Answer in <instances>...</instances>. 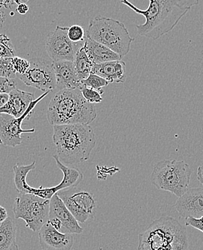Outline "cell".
Listing matches in <instances>:
<instances>
[{"mask_svg":"<svg viewBox=\"0 0 203 250\" xmlns=\"http://www.w3.org/2000/svg\"><path fill=\"white\" fill-rule=\"evenodd\" d=\"M122 4L145 18L136 25L140 36L159 39L171 32L200 0H121Z\"/></svg>","mask_w":203,"mask_h":250,"instance_id":"6da1fadb","label":"cell"},{"mask_svg":"<svg viewBox=\"0 0 203 250\" xmlns=\"http://www.w3.org/2000/svg\"><path fill=\"white\" fill-rule=\"evenodd\" d=\"M57 156L62 164L73 165L88 161L96 144L93 128L86 125L53 126Z\"/></svg>","mask_w":203,"mask_h":250,"instance_id":"7a4b0ae2","label":"cell"},{"mask_svg":"<svg viewBox=\"0 0 203 250\" xmlns=\"http://www.w3.org/2000/svg\"><path fill=\"white\" fill-rule=\"evenodd\" d=\"M97 117L96 107L88 103L80 89L59 90L52 98L46 109L49 124L89 125Z\"/></svg>","mask_w":203,"mask_h":250,"instance_id":"3957f363","label":"cell"},{"mask_svg":"<svg viewBox=\"0 0 203 250\" xmlns=\"http://www.w3.org/2000/svg\"><path fill=\"white\" fill-rule=\"evenodd\" d=\"M138 240V250H189L186 229L171 216L153 221Z\"/></svg>","mask_w":203,"mask_h":250,"instance_id":"277c9868","label":"cell"},{"mask_svg":"<svg viewBox=\"0 0 203 250\" xmlns=\"http://www.w3.org/2000/svg\"><path fill=\"white\" fill-rule=\"evenodd\" d=\"M85 36L104 45L122 58L129 53L135 40L123 22L100 16L89 21Z\"/></svg>","mask_w":203,"mask_h":250,"instance_id":"5b68a950","label":"cell"},{"mask_svg":"<svg viewBox=\"0 0 203 250\" xmlns=\"http://www.w3.org/2000/svg\"><path fill=\"white\" fill-rule=\"evenodd\" d=\"M191 174L190 167L184 161L166 159L155 164L150 179L158 189L180 197L189 188Z\"/></svg>","mask_w":203,"mask_h":250,"instance_id":"8992f818","label":"cell"},{"mask_svg":"<svg viewBox=\"0 0 203 250\" xmlns=\"http://www.w3.org/2000/svg\"><path fill=\"white\" fill-rule=\"evenodd\" d=\"M50 200L31 194L19 193L15 199L13 213L16 219H22L25 227L34 232L39 231L47 222Z\"/></svg>","mask_w":203,"mask_h":250,"instance_id":"52a82bcc","label":"cell"},{"mask_svg":"<svg viewBox=\"0 0 203 250\" xmlns=\"http://www.w3.org/2000/svg\"><path fill=\"white\" fill-rule=\"evenodd\" d=\"M50 92H46L40 97L33 101L26 111L19 118H15L13 116L7 114H0V139L2 144L9 147H16L22 142L21 136L22 133H33L35 132L34 128L22 129L21 127L22 122L29 120L34 114L36 106Z\"/></svg>","mask_w":203,"mask_h":250,"instance_id":"ba28073f","label":"cell"},{"mask_svg":"<svg viewBox=\"0 0 203 250\" xmlns=\"http://www.w3.org/2000/svg\"><path fill=\"white\" fill-rule=\"evenodd\" d=\"M30 67L24 75H17L27 86L37 88L41 91L53 92L57 88L53 63L41 58L29 60Z\"/></svg>","mask_w":203,"mask_h":250,"instance_id":"9c48e42d","label":"cell"},{"mask_svg":"<svg viewBox=\"0 0 203 250\" xmlns=\"http://www.w3.org/2000/svg\"><path fill=\"white\" fill-rule=\"evenodd\" d=\"M66 207L75 219L81 224L93 218L96 207L92 194L86 191H77L74 188L57 192Z\"/></svg>","mask_w":203,"mask_h":250,"instance_id":"30bf717a","label":"cell"},{"mask_svg":"<svg viewBox=\"0 0 203 250\" xmlns=\"http://www.w3.org/2000/svg\"><path fill=\"white\" fill-rule=\"evenodd\" d=\"M47 222L61 233L81 234L83 229L57 193L50 199Z\"/></svg>","mask_w":203,"mask_h":250,"instance_id":"8fae6325","label":"cell"},{"mask_svg":"<svg viewBox=\"0 0 203 250\" xmlns=\"http://www.w3.org/2000/svg\"><path fill=\"white\" fill-rule=\"evenodd\" d=\"M67 27L57 26L55 31L48 36L46 48L49 57L53 62H73L75 54L80 48L77 47L67 36Z\"/></svg>","mask_w":203,"mask_h":250,"instance_id":"7c38bea8","label":"cell"},{"mask_svg":"<svg viewBox=\"0 0 203 250\" xmlns=\"http://www.w3.org/2000/svg\"><path fill=\"white\" fill-rule=\"evenodd\" d=\"M41 250H71L74 237L71 233H61L46 222L39 231Z\"/></svg>","mask_w":203,"mask_h":250,"instance_id":"4fadbf2b","label":"cell"},{"mask_svg":"<svg viewBox=\"0 0 203 250\" xmlns=\"http://www.w3.org/2000/svg\"><path fill=\"white\" fill-rule=\"evenodd\" d=\"M175 208L183 218L203 216V185L188 189L176 202Z\"/></svg>","mask_w":203,"mask_h":250,"instance_id":"5bb4252c","label":"cell"},{"mask_svg":"<svg viewBox=\"0 0 203 250\" xmlns=\"http://www.w3.org/2000/svg\"><path fill=\"white\" fill-rule=\"evenodd\" d=\"M36 161L32 164L26 166H19L18 164L13 167L14 171V182L16 190L19 193L31 194L37 195L42 198L50 200L55 194L58 192L57 186L52 188H43L40 187L39 188H34L29 186L27 183V175L30 171L35 169Z\"/></svg>","mask_w":203,"mask_h":250,"instance_id":"9a60e30c","label":"cell"},{"mask_svg":"<svg viewBox=\"0 0 203 250\" xmlns=\"http://www.w3.org/2000/svg\"><path fill=\"white\" fill-rule=\"evenodd\" d=\"M57 88L63 89H81L82 87L75 72L74 64L71 61L53 62Z\"/></svg>","mask_w":203,"mask_h":250,"instance_id":"2e32d148","label":"cell"},{"mask_svg":"<svg viewBox=\"0 0 203 250\" xmlns=\"http://www.w3.org/2000/svg\"><path fill=\"white\" fill-rule=\"evenodd\" d=\"M34 100V93L16 88L9 93L8 102L0 108V114H7L19 118L26 111Z\"/></svg>","mask_w":203,"mask_h":250,"instance_id":"e0dca14e","label":"cell"},{"mask_svg":"<svg viewBox=\"0 0 203 250\" xmlns=\"http://www.w3.org/2000/svg\"><path fill=\"white\" fill-rule=\"evenodd\" d=\"M125 63L122 60L107 62L93 64L91 73L96 74L106 80L109 83H123L125 82Z\"/></svg>","mask_w":203,"mask_h":250,"instance_id":"ac0fdd59","label":"cell"},{"mask_svg":"<svg viewBox=\"0 0 203 250\" xmlns=\"http://www.w3.org/2000/svg\"><path fill=\"white\" fill-rule=\"evenodd\" d=\"M82 47L93 64H102L107 62L122 60L119 54L113 52L102 43H98L85 36Z\"/></svg>","mask_w":203,"mask_h":250,"instance_id":"d6986e66","label":"cell"},{"mask_svg":"<svg viewBox=\"0 0 203 250\" xmlns=\"http://www.w3.org/2000/svg\"><path fill=\"white\" fill-rule=\"evenodd\" d=\"M53 158L55 159L57 167L63 173V178L61 179V182L57 185L59 192L63 189H71V188H75L78 186L83 179L82 172L78 168L66 167L60 161L57 156H54Z\"/></svg>","mask_w":203,"mask_h":250,"instance_id":"ffe728a7","label":"cell"},{"mask_svg":"<svg viewBox=\"0 0 203 250\" xmlns=\"http://www.w3.org/2000/svg\"><path fill=\"white\" fill-rule=\"evenodd\" d=\"M17 227L12 218L0 224V250H19L16 242Z\"/></svg>","mask_w":203,"mask_h":250,"instance_id":"44dd1931","label":"cell"},{"mask_svg":"<svg viewBox=\"0 0 203 250\" xmlns=\"http://www.w3.org/2000/svg\"><path fill=\"white\" fill-rule=\"evenodd\" d=\"M75 72L80 81H83L91 74L93 64L82 46L78 49L73 60Z\"/></svg>","mask_w":203,"mask_h":250,"instance_id":"7402d4cb","label":"cell"},{"mask_svg":"<svg viewBox=\"0 0 203 250\" xmlns=\"http://www.w3.org/2000/svg\"><path fill=\"white\" fill-rule=\"evenodd\" d=\"M81 82L83 86L93 88V89L98 90L102 93H104L103 88L107 86L109 84L107 81L103 79L102 77L93 73L90 74L86 79L83 80Z\"/></svg>","mask_w":203,"mask_h":250,"instance_id":"603a6c76","label":"cell"},{"mask_svg":"<svg viewBox=\"0 0 203 250\" xmlns=\"http://www.w3.org/2000/svg\"><path fill=\"white\" fill-rule=\"evenodd\" d=\"M15 56V48L10 39L4 34H0V58H13Z\"/></svg>","mask_w":203,"mask_h":250,"instance_id":"cb8c5ba5","label":"cell"},{"mask_svg":"<svg viewBox=\"0 0 203 250\" xmlns=\"http://www.w3.org/2000/svg\"><path fill=\"white\" fill-rule=\"evenodd\" d=\"M0 77L10 79L17 78L12 64V58H0Z\"/></svg>","mask_w":203,"mask_h":250,"instance_id":"d4e9b609","label":"cell"},{"mask_svg":"<svg viewBox=\"0 0 203 250\" xmlns=\"http://www.w3.org/2000/svg\"><path fill=\"white\" fill-rule=\"evenodd\" d=\"M81 93L84 99L90 104H99L103 101L102 94L103 93L98 90L93 89V88H88V87L83 86L81 88Z\"/></svg>","mask_w":203,"mask_h":250,"instance_id":"484cf974","label":"cell"},{"mask_svg":"<svg viewBox=\"0 0 203 250\" xmlns=\"http://www.w3.org/2000/svg\"><path fill=\"white\" fill-rule=\"evenodd\" d=\"M67 36L73 43L84 42L85 33L83 28L79 25H73L69 27L67 30Z\"/></svg>","mask_w":203,"mask_h":250,"instance_id":"4316f807","label":"cell"},{"mask_svg":"<svg viewBox=\"0 0 203 250\" xmlns=\"http://www.w3.org/2000/svg\"><path fill=\"white\" fill-rule=\"evenodd\" d=\"M12 64L17 75H24L30 67L29 60L16 56L12 58Z\"/></svg>","mask_w":203,"mask_h":250,"instance_id":"83f0119b","label":"cell"},{"mask_svg":"<svg viewBox=\"0 0 203 250\" xmlns=\"http://www.w3.org/2000/svg\"><path fill=\"white\" fill-rule=\"evenodd\" d=\"M16 82L14 79L0 77V94L10 93L12 90L16 89Z\"/></svg>","mask_w":203,"mask_h":250,"instance_id":"f1b7e54d","label":"cell"},{"mask_svg":"<svg viewBox=\"0 0 203 250\" xmlns=\"http://www.w3.org/2000/svg\"><path fill=\"white\" fill-rule=\"evenodd\" d=\"M185 225L186 227H192L203 233V216L199 218H185Z\"/></svg>","mask_w":203,"mask_h":250,"instance_id":"f546056e","label":"cell"},{"mask_svg":"<svg viewBox=\"0 0 203 250\" xmlns=\"http://www.w3.org/2000/svg\"><path fill=\"white\" fill-rule=\"evenodd\" d=\"M28 6L26 4L24 3H20L19 4V7H17V11L19 14L25 15L28 13Z\"/></svg>","mask_w":203,"mask_h":250,"instance_id":"4dcf8cb0","label":"cell"},{"mask_svg":"<svg viewBox=\"0 0 203 250\" xmlns=\"http://www.w3.org/2000/svg\"><path fill=\"white\" fill-rule=\"evenodd\" d=\"M8 218L7 210L3 206H0V224L4 222Z\"/></svg>","mask_w":203,"mask_h":250,"instance_id":"1f68e13d","label":"cell"},{"mask_svg":"<svg viewBox=\"0 0 203 250\" xmlns=\"http://www.w3.org/2000/svg\"><path fill=\"white\" fill-rule=\"evenodd\" d=\"M9 100L8 93H1L0 94V108L4 106Z\"/></svg>","mask_w":203,"mask_h":250,"instance_id":"d6a6232c","label":"cell"},{"mask_svg":"<svg viewBox=\"0 0 203 250\" xmlns=\"http://www.w3.org/2000/svg\"><path fill=\"white\" fill-rule=\"evenodd\" d=\"M197 178L201 182V185H203V166H200L197 171Z\"/></svg>","mask_w":203,"mask_h":250,"instance_id":"836d02e7","label":"cell"},{"mask_svg":"<svg viewBox=\"0 0 203 250\" xmlns=\"http://www.w3.org/2000/svg\"><path fill=\"white\" fill-rule=\"evenodd\" d=\"M2 144V143H1V139H0V146Z\"/></svg>","mask_w":203,"mask_h":250,"instance_id":"e575fe53","label":"cell"}]
</instances>
